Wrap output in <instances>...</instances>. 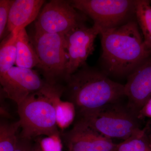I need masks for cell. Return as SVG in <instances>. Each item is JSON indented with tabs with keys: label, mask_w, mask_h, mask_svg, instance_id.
<instances>
[{
	"label": "cell",
	"mask_w": 151,
	"mask_h": 151,
	"mask_svg": "<svg viewBox=\"0 0 151 151\" xmlns=\"http://www.w3.org/2000/svg\"><path fill=\"white\" fill-rule=\"evenodd\" d=\"M62 96L73 105L75 120L84 121L105 105L126 97L124 85L86 64L68 78Z\"/></svg>",
	"instance_id": "6da1fadb"
},
{
	"label": "cell",
	"mask_w": 151,
	"mask_h": 151,
	"mask_svg": "<svg viewBox=\"0 0 151 151\" xmlns=\"http://www.w3.org/2000/svg\"><path fill=\"white\" fill-rule=\"evenodd\" d=\"M99 35L102 47L100 69L111 79L127 78L151 54L145 46L136 20L102 31Z\"/></svg>",
	"instance_id": "7a4b0ae2"
},
{
	"label": "cell",
	"mask_w": 151,
	"mask_h": 151,
	"mask_svg": "<svg viewBox=\"0 0 151 151\" xmlns=\"http://www.w3.org/2000/svg\"><path fill=\"white\" fill-rule=\"evenodd\" d=\"M64 86L47 84L41 90L30 94L17 105L21 131L19 137L32 140L42 135L60 137L58 128V104Z\"/></svg>",
	"instance_id": "3957f363"
},
{
	"label": "cell",
	"mask_w": 151,
	"mask_h": 151,
	"mask_svg": "<svg viewBox=\"0 0 151 151\" xmlns=\"http://www.w3.org/2000/svg\"><path fill=\"white\" fill-rule=\"evenodd\" d=\"M30 39L39 59L36 67L47 84L64 86L68 77L64 35L34 30Z\"/></svg>",
	"instance_id": "277c9868"
},
{
	"label": "cell",
	"mask_w": 151,
	"mask_h": 151,
	"mask_svg": "<svg viewBox=\"0 0 151 151\" xmlns=\"http://www.w3.org/2000/svg\"><path fill=\"white\" fill-rule=\"evenodd\" d=\"M123 100L105 105L92 118L84 121L106 137L127 139L142 129L138 115Z\"/></svg>",
	"instance_id": "5b68a950"
},
{
	"label": "cell",
	"mask_w": 151,
	"mask_h": 151,
	"mask_svg": "<svg viewBox=\"0 0 151 151\" xmlns=\"http://www.w3.org/2000/svg\"><path fill=\"white\" fill-rule=\"evenodd\" d=\"M74 8L92 19L100 32L136 20V0H71Z\"/></svg>",
	"instance_id": "8992f818"
},
{
	"label": "cell",
	"mask_w": 151,
	"mask_h": 151,
	"mask_svg": "<svg viewBox=\"0 0 151 151\" xmlns=\"http://www.w3.org/2000/svg\"><path fill=\"white\" fill-rule=\"evenodd\" d=\"M88 17L70 1L52 0L45 5L35 22V31L64 35L85 24Z\"/></svg>",
	"instance_id": "52a82bcc"
},
{
	"label": "cell",
	"mask_w": 151,
	"mask_h": 151,
	"mask_svg": "<svg viewBox=\"0 0 151 151\" xmlns=\"http://www.w3.org/2000/svg\"><path fill=\"white\" fill-rule=\"evenodd\" d=\"M0 83L3 96L17 105L30 94L41 90L46 84L37 70L17 66L0 76Z\"/></svg>",
	"instance_id": "ba28073f"
},
{
	"label": "cell",
	"mask_w": 151,
	"mask_h": 151,
	"mask_svg": "<svg viewBox=\"0 0 151 151\" xmlns=\"http://www.w3.org/2000/svg\"><path fill=\"white\" fill-rule=\"evenodd\" d=\"M60 137L67 151H117V144L82 120H75L72 128L60 133Z\"/></svg>",
	"instance_id": "9c48e42d"
},
{
	"label": "cell",
	"mask_w": 151,
	"mask_h": 151,
	"mask_svg": "<svg viewBox=\"0 0 151 151\" xmlns=\"http://www.w3.org/2000/svg\"><path fill=\"white\" fill-rule=\"evenodd\" d=\"M100 32V29L94 25L90 27L84 25L64 35L68 77L86 64V60L94 51V40Z\"/></svg>",
	"instance_id": "30bf717a"
},
{
	"label": "cell",
	"mask_w": 151,
	"mask_h": 151,
	"mask_svg": "<svg viewBox=\"0 0 151 151\" xmlns=\"http://www.w3.org/2000/svg\"><path fill=\"white\" fill-rule=\"evenodd\" d=\"M124 86L128 106L138 115L151 98V54L128 76Z\"/></svg>",
	"instance_id": "8fae6325"
},
{
	"label": "cell",
	"mask_w": 151,
	"mask_h": 151,
	"mask_svg": "<svg viewBox=\"0 0 151 151\" xmlns=\"http://www.w3.org/2000/svg\"><path fill=\"white\" fill-rule=\"evenodd\" d=\"M45 1L14 0L10 10L7 29L18 33L36 20Z\"/></svg>",
	"instance_id": "7c38bea8"
},
{
	"label": "cell",
	"mask_w": 151,
	"mask_h": 151,
	"mask_svg": "<svg viewBox=\"0 0 151 151\" xmlns=\"http://www.w3.org/2000/svg\"><path fill=\"white\" fill-rule=\"evenodd\" d=\"M17 49L16 66L32 69L38 65L39 59L25 28L18 34Z\"/></svg>",
	"instance_id": "4fadbf2b"
},
{
	"label": "cell",
	"mask_w": 151,
	"mask_h": 151,
	"mask_svg": "<svg viewBox=\"0 0 151 151\" xmlns=\"http://www.w3.org/2000/svg\"><path fill=\"white\" fill-rule=\"evenodd\" d=\"M136 20L142 31L147 49L151 51V4L147 0H136Z\"/></svg>",
	"instance_id": "5bb4252c"
},
{
	"label": "cell",
	"mask_w": 151,
	"mask_h": 151,
	"mask_svg": "<svg viewBox=\"0 0 151 151\" xmlns=\"http://www.w3.org/2000/svg\"><path fill=\"white\" fill-rule=\"evenodd\" d=\"M17 33H9L1 43L0 76L6 73L13 67L17 59Z\"/></svg>",
	"instance_id": "9a60e30c"
},
{
	"label": "cell",
	"mask_w": 151,
	"mask_h": 151,
	"mask_svg": "<svg viewBox=\"0 0 151 151\" xmlns=\"http://www.w3.org/2000/svg\"><path fill=\"white\" fill-rule=\"evenodd\" d=\"M20 129L19 121L10 122L1 120L0 123V151H15Z\"/></svg>",
	"instance_id": "2e32d148"
},
{
	"label": "cell",
	"mask_w": 151,
	"mask_h": 151,
	"mask_svg": "<svg viewBox=\"0 0 151 151\" xmlns=\"http://www.w3.org/2000/svg\"><path fill=\"white\" fill-rule=\"evenodd\" d=\"M116 151H151L145 130L142 129L118 144Z\"/></svg>",
	"instance_id": "e0dca14e"
},
{
	"label": "cell",
	"mask_w": 151,
	"mask_h": 151,
	"mask_svg": "<svg viewBox=\"0 0 151 151\" xmlns=\"http://www.w3.org/2000/svg\"><path fill=\"white\" fill-rule=\"evenodd\" d=\"M14 0L0 1V38L2 39L7 29L10 10Z\"/></svg>",
	"instance_id": "ac0fdd59"
},
{
	"label": "cell",
	"mask_w": 151,
	"mask_h": 151,
	"mask_svg": "<svg viewBox=\"0 0 151 151\" xmlns=\"http://www.w3.org/2000/svg\"><path fill=\"white\" fill-rule=\"evenodd\" d=\"M34 143L32 140L19 137L15 151H32Z\"/></svg>",
	"instance_id": "d6986e66"
},
{
	"label": "cell",
	"mask_w": 151,
	"mask_h": 151,
	"mask_svg": "<svg viewBox=\"0 0 151 151\" xmlns=\"http://www.w3.org/2000/svg\"><path fill=\"white\" fill-rule=\"evenodd\" d=\"M138 117L140 120L145 118H151V98L141 109L138 114Z\"/></svg>",
	"instance_id": "ffe728a7"
},
{
	"label": "cell",
	"mask_w": 151,
	"mask_h": 151,
	"mask_svg": "<svg viewBox=\"0 0 151 151\" xmlns=\"http://www.w3.org/2000/svg\"><path fill=\"white\" fill-rule=\"evenodd\" d=\"M32 151H45L42 144L39 141L34 143Z\"/></svg>",
	"instance_id": "44dd1931"
},
{
	"label": "cell",
	"mask_w": 151,
	"mask_h": 151,
	"mask_svg": "<svg viewBox=\"0 0 151 151\" xmlns=\"http://www.w3.org/2000/svg\"><path fill=\"white\" fill-rule=\"evenodd\" d=\"M150 146H151V141L150 142Z\"/></svg>",
	"instance_id": "7402d4cb"
},
{
	"label": "cell",
	"mask_w": 151,
	"mask_h": 151,
	"mask_svg": "<svg viewBox=\"0 0 151 151\" xmlns=\"http://www.w3.org/2000/svg\"><path fill=\"white\" fill-rule=\"evenodd\" d=\"M150 1V2H151V1Z\"/></svg>",
	"instance_id": "603a6c76"
}]
</instances>
